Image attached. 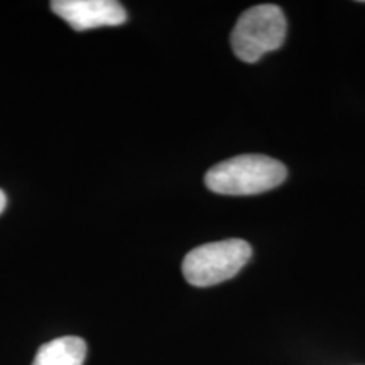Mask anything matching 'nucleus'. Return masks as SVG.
<instances>
[{"mask_svg":"<svg viewBox=\"0 0 365 365\" xmlns=\"http://www.w3.org/2000/svg\"><path fill=\"white\" fill-rule=\"evenodd\" d=\"M286 17L274 4H261L245 11L232 31L230 43L235 56L257 63L264 54L276 51L286 39Z\"/></svg>","mask_w":365,"mask_h":365,"instance_id":"7ed1b4c3","label":"nucleus"},{"mask_svg":"<svg viewBox=\"0 0 365 365\" xmlns=\"http://www.w3.org/2000/svg\"><path fill=\"white\" fill-rule=\"evenodd\" d=\"M252 257V247L242 239H227L200 245L186 254L182 276L196 287H208L232 279Z\"/></svg>","mask_w":365,"mask_h":365,"instance_id":"f03ea898","label":"nucleus"},{"mask_svg":"<svg viewBox=\"0 0 365 365\" xmlns=\"http://www.w3.org/2000/svg\"><path fill=\"white\" fill-rule=\"evenodd\" d=\"M6 205H7V196H6V193H4L2 190H0V213L4 212Z\"/></svg>","mask_w":365,"mask_h":365,"instance_id":"423d86ee","label":"nucleus"},{"mask_svg":"<svg viewBox=\"0 0 365 365\" xmlns=\"http://www.w3.org/2000/svg\"><path fill=\"white\" fill-rule=\"evenodd\" d=\"M86 341L80 336H59L44 344L36 354L33 365H83Z\"/></svg>","mask_w":365,"mask_h":365,"instance_id":"39448f33","label":"nucleus"},{"mask_svg":"<svg viewBox=\"0 0 365 365\" xmlns=\"http://www.w3.org/2000/svg\"><path fill=\"white\" fill-rule=\"evenodd\" d=\"M51 9L75 31L120 26L127 21L125 9L115 0H54Z\"/></svg>","mask_w":365,"mask_h":365,"instance_id":"20e7f679","label":"nucleus"},{"mask_svg":"<svg viewBox=\"0 0 365 365\" xmlns=\"http://www.w3.org/2000/svg\"><path fill=\"white\" fill-rule=\"evenodd\" d=\"M286 176V166L277 159L264 154H244L208 170L205 185L218 195L249 196L277 188Z\"/></svg>","mask_w":365,"mask_h":365,"instance_id":"f257e3e1","label":"nucleus"}]
</instances>
